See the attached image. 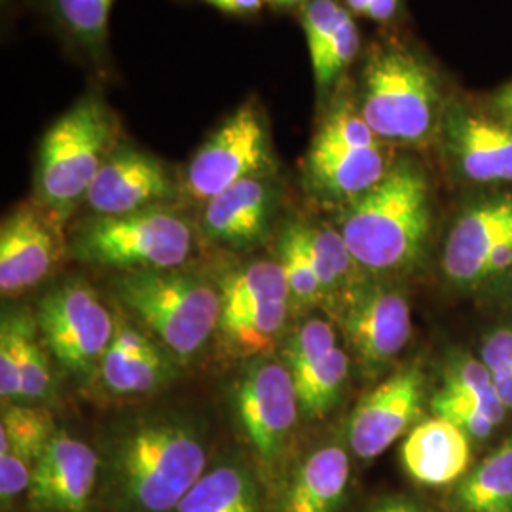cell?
<instances>
[{"label": "cell", "mask_w": 512, "mask_h": 512, "mask_svg": "<svg viewBox=\"0 0 512 512\" xmlns=\"http://www.w3.org/2000/svg\"><path fill=\"white\" fill-rule=\"evenodd\" d=\"M38 332L61 368L78 382H90L116 334V321L86 281L74 279L38 302Z\"/></svg>", "instance_id": "8"}, {"label": "cell", "mask_w": 512, "mask_h": 512, "mask_svg": "<svg viewBox=\"0 0 512 512\" xmlns=\"http://www.w3.org/2000/svg\"><path fill=\"white\" fill-rule=\"evenodd\" d=\"M222 311L238 310L258 302L291 300L289 283L279 260H255L232 274L220 285Z\"/></svg>", "instance_id": "30"}, {"label": "cell", "mask_w": 512, "mask_h": 512, "mask_svg": "<svg viewBox=\"0 0 512 512\" xmlns=\"http://www.w3.org/2000/svg\"><path fill=\"white\" fill-rule=\"evenodd\" d=\"M370 129L391 147H427L439 137L450 93L433 61L399 40L372 42L355 86Z\"/></svg>", "instance_id": "3"}, {"label": "cell", "mask_w": 512, "mask_h": 512, "mask_svg": "<svg viewBox=\"0 0 512 512\" xmlns=\"http://www.w3.org/2000/svg\"><path fill=\"white\" fill-rule=\"evenodd\" d=\"M442 272L458 287H480L512 272V192L461 209L444 241Z\"/></svg>", "instance_id": "11"}, {"label": "cell", "mask_w": 512, "mask_h": 512, "mask_svg": "<svg viewBox=\"0 0 512 512\" xmlns=\"http://www.w3.org/2000/svg\"><path fill=\"white\" fill-rule=\"evenodd\" d=\"M272 175L249 177L203 203V236L232 249H249L266 238L277 207Z\"/></svg>", "instance_id": "18"}, {"label": "cell", "mask_w": 512, "mask_h": 512, "mask_svg": "<svg viewBox=\"0 0 512 512\" xmlns=\"http://www.w3.org/2000/svg\"><path fill=\"white\" fill-rule=\"evenodd\" d=\"M274 171V147L264 110L249 99L198 148L184 173V192L205 203L232 184Z\"/></svg>", "instance_id": "9"}, {"label": "cell", "mask_w": 512, "mask_h": 512, "mask_svg": "<svg viewBox=\"0 0 512 512\" xmlns=\"http://www.w3.org/2000/svg\"><path fill=\"white\" fill-rule=\"evenodd\" d=\"M437 143L448 169L471 184H512V122L484 101L452 97Z\"/></svg>", "instance_id": "12"}, {"label": "cell", "mask_w": 512, "mask_h": 512, "mask_svg": "<svg viewBox=\"0 0 512 512\" xmlns=\"http://www.w3.org/2000/svg\"><path fill=\"white\" fill-rule=\"evenodd\" d=\"M35 317L29 311H8L0 325V397L4 403L21 401V368L25 340Z\"/></svg>", "instance_id": "33"}, {"label": "cell", "mask_w": 512, "mask_h": 512, "mask_svg": "<svg viewBox=\"0 0 512 512\" xmlns=\"http://www.w3.org/2000/svg\"><path fill=\"white\" fill-rule=\"evenodd\" d=\"M55 431L54 418L46 408L4 404L0 420V456L16 454L35 465Z\"/></svg>", "instance_id": "28"}, {"label": "cell", "mask_w": 512, "mask_h": 512, "mask_svg": "<svg viewBox=\"0 0 512 512\" xmlns=\"http://www.w3.org/2000/svg\"><path fill=\"white\" fill-rule=\"evenodd\" d=\"M298 230L325 300H332L336 294L346 291L349 285L357 281L355 274L363 270L349 253L348 245L338 228L298 220Z\"/></svg>", "instance_id": "26"}, {"label": "cell", "mask_w": 512, "mask_h": 512, "mask_svg": "<svg viewBox=\"0 0 512 512\" xmlns=\"http://www.w3.org/2000/svg\"><path fill=\"white\" fill-rule=\"evenodd\" d=\"M38 325L29 329L21 368V403H48L54 399V374L48 353L38 340Z\"/></svg>", "instance_id": "35"}, {"label": "cell", "mask_w": 512, "mask_h": 512, "mask_svg": "<svg viewBox=\"0 0 512 512\" xmlns=\"http://www.w3.org/2000/svg\"><path fill=\"white\" fill-rule=\"evenodd\" d=\"M114 0H44L57 33L95 67L109 59V18Z\"/></svg>", "instance_id": "23"}, {"label": "cell", "mask_w": 512, "mask_h": 512, "mask_svg": "<svg viewBox=\"0 0 512 512\" xmlns=\"http://www.w3.org/2000/svg\"><path fill=\"white\" fill-rule=\"evenodd\" d=\"M423 399L425 376L418 366L403 368L374 387L349 418L351 454L363 461L382 456L420 418Z\"/></svg>", "instance_id": "16"}, {"label": "cell", "mask_w": 512, "mask_h": 512, "mask_svg": "<svg viewBox=\"0 0 512 512\" xmlns=\"http://www.w3.org/2000/svg\"><path fill=\"white\" fill-rule=\"evenodd\" d=\"M33 469L35 465L16 454L0 456V501L4 509L21 495H27L33 482Z\"/></svg>", "instance_id": "36"}, {"label": "cell", "mask_w": 512, "mask_h": 512, "mask_svg": "<svg viewBox=\"0 0 512 512\" xmlns=\"http://www.w3.org/2000/svg\"><path fill=\"white\" fill-rule=\"evenodd\" d=\"M509 306H511V317H512V285H511V302H509Z\"/></svg>", "instance_id": "44"}, {"label": "cell", "mask_w": 512, "mask_h": 512, "mask_svg": "<svg viewBox=\"0 0 512 512\" xmlns=\"http://www.w3.org/2000/svg\"><path fill=\"white\" fill-rule=\"evenodd\" d=\"M71 256L120 272L175 270L194 251V226L171 205L120 217H92L76 226Z\"/></svg>", "instance_id": "7"}, {"label": "cell", "mask_w": 512, "mask_h": 512, "mask_svg": "<svg viewBox=\"0 0 512 512\" xmlns=\"http://www.w3.org/2000/svg\"><path fill=\"white\" fill-rule=\"evenodd\" d=\"M406 473L425 486H446L467 473L471 439L454 423L442 418L418 423L404 440Z\"/></svg>", "instance_id": "21"}, {"label": "cell", "mask_w": 512, "mask_h": 512, "mask_svg": "<svg viewBox=\"0 0 512 512\" xmlns=\"http://www.w3.org/2000/svg\"><path fill=\"white\" fill-rule=\"evenodd\" d=\"M349 346L368 366L391 363L412 338L406 294L382 281L357 279L332 298Z\"/></svg>", "instance_id": "13"}, {"label": "cell", "mask_w": 512, "mask_h": 512, "mask_svg": "<svg viewBox=\"0 0 512 512\" xmlns=\"http://www.w3.org/2000/svg\"><path fill=\"white\" fill-rule=\"evenodd\" d=\"M336 348V332L329 321L311 317L287 338L283 346V363L294 372L321 361Z\"/></svg>", "instance_id": "34"}, {"label": "cell", "mask_w": 512, "mask_h": 512, "mask_svg": "<svg viewBox=\"0 0 512 512\" xmlns=\"http://www.w3.org/2000/svg\"><path fill=\"white\" fill-rule=\"evenodd\" d=\"M101 459L90 444L55 431L33 469L27 505L33 512H88Z\"/></svg>", "instance_id": "17"}, {"label": "cell", "mask_w": 512, "mask_h": 512, "mask_svg": "<svg viewBox=\"0 0 512 512\" xmlns=\"http://www.w3.org/2000/svg\"><path fill=\"white\" fill-rule=\"evenodd\" d=\"M277 260L289 283L291 302L300 306H313L325 300L323 289L313 272L310 256L300 238L298 220H289L277 238Z\"/></svg>", "instance_id": "32"}, {"label": "cell", "mask_w": 512, "mask_h": 512, "mask_svg": "<svg viewBox=\"0 0 512 512\" xmlns=\"http://www.w3.org/2000/svg\"><path fill=\"white\" fill-rule=\"evenodd\" d=\"M361 54V33L355 16L346 12L338 27L315 52H311V67L319 103H327L330 95L344 82L349 69Z\"/></svg>", "instance_id": "29"}, {"label": "cell", "mask_w": 512, "mask_h": 512, "mask_svg": "<svg viewBox=\"0 0 512 512\" xmlns=\"http://www.w3.org/2000/svg\"><path fill=\"white\" fill-rule=\"evenodd\" d=\"M173 359L160 342L120 319L99 366L101 384L116 397L150 395L173 380Z\"/></svg>", "instance_id": "19"}, {"label": "cell", "mask_w": 512, "mask_h": 512, "mask_svg": "<svg viewBox=\"0 0 512 512\" xmlns=\"http://www.w3.org/2000/svg\"><path fill=\"white\" fill-rule=\"evenodd\" d=\"M202 2L217 8L228 16H241V18L255 16L266 4V0H202Z\"/></svg>", "instance_id": "38"}, {"label": "cell", "mask_w": 512, "mask_h": 512, "mask_svg": "<svg viewBox=\"0 0 512 512\" xmlns=\"http://www.w3.org/2000/svg\"><path fill=\"white\" fill-rule=\"evenodd\" d=\"M114 294L179 361L198 357L219 329L222 293L181 268L122 272Z\"/></svg>", "instance_id": "6"}, {"label": "cell", "mask_w": 512, "mask_h": 512, "mask_svg": "<svg viewBox=\"0 0 512 512\" xmlns=\"http://www.w3.org/2000/svg\"><path fill=\"white\" fill-rule=\"evenodd\" d=\"M349 454L336 444L310 452L287 476L277 512H340L348 495Z\"/></svg>", "instance_id": "20"}, {"label": "cell", "mask_w": 512, "mask_h": 512, "mask_svg": "<svg viewBox=\"0 0 512 512\" xmlns=\"http://www.w3.org/2000/svg\"><path fill=\"white\" fill-rule=\"evenodd\" d=\"M179 188L167 165L154 154L118 143L86 194L93 217H120L171 205Z\"/></svg>", "instance_id": "15"}, {"label": "cell", "mask_w": 512, "mask_h": 512, "mask_svg": "<svg viewBox=\"0 0 512 512\" xmlns=\"http://www.w3.org/2000/svg\"><path fill=\"white\" fill-rule=\"evenodd\" d=\"M323 109L304 156V184L319 202L344 207L380 183L397 156L366 124L348 80Z\"/></svg>", "instance_id": "4"}, {"label": "cell", "mask_w": 512, "mask_h": 512, "mask_svg": "<svg viewBox=\"0 0 512 512\" xmlns=\"http://www.w3.org/2000/svg\"><path fill=\"white\" fill-rule=\"evenodd\" d=\"M306 0H266L268 6H272L274 10H294V8H302Z\"/></svg>", "instance_id": "43"}, {"label": "cell", "mask_w": 512, "mask_h": 512, "mask_svg": "<svg viewBox=\"0 0 512 512\" xmlns=\"http://www.w3.org/2000/svg\"><path fill=\"white\" fill-rule=\"evenodd\" d=\"M399 10H401V0H370L366 18L385 25L399 16Z\"/></svg>", "instance_id": "41"}, {"label": "cell", "mask_w": 512, "mask_h": 512, "mask_svg": "<svg viewBox=\"0 0 512 512\" xmlns=\"http://www.w3.org/2000/svg\"><path fill=\"white\" fill-rule=\"evenodd\" d=\"M63 220L37 200L18 205L0 226V291L16 296L46 281L71 256Z\"/></svg>", "instance_id": "14"}, {"label": "cell", "mask_w": 512, "mask_h": 512, "mask_svg": "<svg viewBox=\"0 0 512 512\" xmlns=\"http://www.w3.org/2000/svg\"><path fill=\"white\" fill-rule=\"evenodd\" d=\"M175 512H266V505L253 469L241 459H224L205 471Z\"/></svg>", "instance_id": "22"}, {"label": "cell", "mask_w": 512, "mask_h": 512, "mask_svg": "<svg viewBox=\"0 0 512 512\" xmlns=\"http://www.w3.org/2000/svg\"><path fill=\"white\" fill-rule=\"evenodd\" d=\"M291 374L300 414L308 420L325 418L340 401L342 389L348 382V353L338 346L321 361L294 370Z\"/></svg>", "instance_id": "27"}, {"label": "cell", "mask_w": 512, "mask_h": 512, "mask_svg": "<svg viewBox=\"0 0 512 512\" xmlns=\"http://www.w3.org/2000/svg\"><path fill=\"white\" fill-rule=\"evenodd\" d=\"M239 429L264 469L285 458L300 416L293 374L285 363L258 357L232 393Z\"/></svg>", "instance_id": "10"}, {"label": "cell", "mask_w": 512, "mask_h": 512, "mask_svg": "<svg viewBox=\"0 0 512 512\" xmlns=\"http://www.w3.org/2000/svg\"><path fill=\"white\" fill-rule=\"evenodd\" d=\"M433 228V190L423 165L399 156L380 183L340 207L338 232L368 274L406 272L420 264Z\"/></svg>", "instance_id": "2"}, {"label": "cell", "mask_w": 512, "mask_h": 512, "mask_svg": "<svg viewBox=\"0 0 512 512\" xmlns=\"http://www.w3.org/2000/svg\"><path fill=\"white\" fill-rule=\"evenodd\" d=\"M490 372H512V329L492 332L482 344V359Z\"/></svg>", "instance_id": "37"}, {"label": "cell", "mask_w": 512, "mask_h": 512, "mask_svg": "<svg viewBox=\"0 0 512 512\" xmlns=\"http://www.w3.org/2000/svg\"><path fill=\"white\" fill-rule=\"evenodd\" d=\"M209 469V448L196 421L152 414L122 425L101 463L114 512H175Z\"/></svg>", "instance_id": "1"}, {"label": "cell", "mask_w": 512, "mask_h": 512, "mask_svg": "<svg viewBox=\"0 0 512 512\" xmlns=\"http://www.w3.org/2000/svg\"><path fill=\"white\" fill-rule=\"evenodd\" d=\"M291 300H272L222 311L219 330L232 353L241 357H262L279 344Z\"/></svg>", "instance_id": "24"}, {"label": "cell", "mask_w": 512, "mask_h": 512, "mask_svg": "<svg viewBox=\"0 0 512 512\" xmlns=\"http://www.w3.org/2000/svg\"><path fill=\"white\" fill-rule=\"evenodd\" d=\"M435 395L448 401L476 406L501 423L507 416V408L501 403L495 389L492 372L482 361H476L473 357H461L448 366Z\"/></svg>", "instance_id": "31"}, {"label": "cell", "mask_w": 512, "mask_h": 512, "mask_svg": "<svg viewBox=\"0 0 512 512\" xmlns=\"http://www.w3.org/2000/svg\"><path fill=\"white\" fill-rule=\"evenodd\" d=\"M366 512H431L427 507H423L416 499L404 497V495H389L374 505L368 507Z\"/></svg>", "instance_id": "39"}, {"label": "cell", "mask_w": 512, "mask_h": 512, "mask_svg": "<svg viewBox=\"0 0 512 512\" xmlns=\"http://www.w3.org/2000/svg\"><path fill=\"white\" fill-rule=\"evenodd\" d=\"M344 6L348 8L349 12H351L353 16L366 18V16H368V6H370V0H344Z\"/></svg>", "instance_id": "42"}, {"label": "cell", "mask_w": 512, "mask_h": 512, "mask_svg": "<svg viewBox=\"0 0 512 512\" xmlns=\"http://www.w3.org/2000/svg\"><path fill=\"white\" fill-rule=\"evenodd\" d=\"M120 143V122L90 93L59 116L38 147L35 200L65 220L86 202L95 175Z\"/></svg>", "instance_id": "5"}, {"label": "cell", "mask_w": 512, "mask_h": 512, "mask_svg": "<svg viewBox=\"0 0 512 512\" xmlns=\"http://www.w3.org/2000/svg\"><path fill=\"white\" fill-rule=\"evenodd\" d=\"M482 101L488 109L494 110L495 114H499L505 120L512 122V80L503 84V86H499L494 93H490Z\"/></svg>", "instance_id": "40"}, {"label": "cell", "mask_w": 512, "mask_h": 512, "mask_svg": "<svg viewBox=\"0 0 512 512\" xmlns=\"http://www.w3.org/2000/svg\"><path fill=\"white\" fill-rule=\"evenodd\" d=\"M452 507L456 512H512V439L459 482Z\"/></svg>", "instance_id": "25"}]
</instances>
